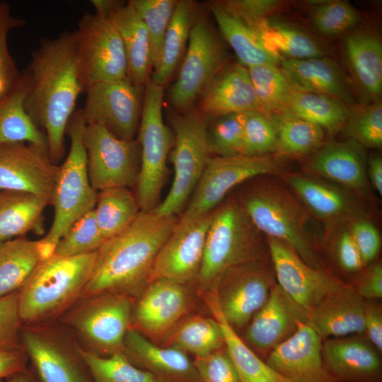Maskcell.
I'll return each mask as SVG.
<instances>
[{
  "mask_svg": "<svg viewBox=\"0 0 382 382\" xmlns=\"http://www.w3.org/2000/svg\"><path fill=\"white\" fill-rule=\"evenodd\" d=\"M29 79L25 109L43 129L48 152L57 165L65 151L64 135L79 95L84 91L75 49L74 32L41 38L24 69Z\"/></svg>",
  "mask_w": 382,
  "mask_h": 382,
  "instance_id": "1",
  "label": "cell"
},
{
  "mask_svg": "<svg viewBox=\"0 0 382 382\" xmlns=\"http://www.w3.org/2000/svg\"><path fill=\"white\" fill-rule=\"evenodd\" d=\"M178 218L141 212L127 228L106 240L96 252L81 299L105 293L139 296L149 283L157 253Z\"/></svg>",
  "mask_w": 382,
  "mask_h": 382,
  "instance_id": "2",
  "label": "cell"
},
{
  "mask_svg": "<svg viewBox=\"0 0 382 382\" xmlns=\"http://www.w3.org/2000/svg\"><path fill=\"white\" fill-rule=\"evenodd\" d=\"M252 223L265 238L290 245L308 265L329 270L320 255L310 214L283 185L261 182L237 199Z\"/></svg>",
  "mask_w": 382,
  "mask_h": 382,
  "instance_id": "3",
  "label": "cell"
},
{
  "mask_svg": "<svg viewBox=\"0 0 382 382\" xmlns=\"http://www.w3.org/2000/svg\"><path fill=\"white\" fill-rule=\"evenodd\" d=\"M269 255L262 234L237 199H228L212 212L202 262L195 281L203 292L214 290L223 274L231 267Z\"/></svg>",
  "mask_w": 382,
  "mask_h": 382,
  "instance_id": "4",
  "label": "cell"
},
{
  "mask_svg": "<svg viewBox=\"0 0 382 382\" xmlns=\"http://www.w3.org/2000/svg\"><path fill=\"white\" fill-rule=\"evenodd\" d=\"M96 252L41 260L18 291L22 323L31 324L64 312L81 299L91 274Z\"/></svg>",
  "mask_w": 382,
  "mask_h": 382,
  "instance_id": "5",
  "label": "cell"
},
{
  "mask_svg": "<svg viewBox=\"0 0 382 382\" xmlns=\"http://www.w3.org/2000/svg\"><path fill=\"white\" fill-rule=\"evenodd\" d=\"M86 126L82 109L75 110L66 130L70 149L65 161L59 166L55 182L52 202L53 221L47 233L39 240L41 260L54 254L60 238L96 204L98 191L92 187L87 170L83 142Z\"/></svg>",
  "mask_w": 382,
  "mask_h": 382,
  "instance_id": "6",
  "label": "cell"
},
{
  "mask_svg": "<svg viewBox=\"0 0 382 382\" xmlns=\"http://www.w3.org/2000/svg\"><path fill=\"white\" fill-rule=\"evenodd\" d=\"M173 130L170 160L174 168L169 192L153 212L163 216H178L185 209L207 163L208 119L192 108L170 115Z\"/></svg>",
  "mask_w": 382,
  "mask_h": 382,
  "instance_id": "7",
  "label": "cell"
},
{
  "mask_svg": "<svg viewBox=\"0 0 382 382\" xmlns=\"http://www.w3.org/2000/svg\"><path fill=\"white\" fill-rule=\"evenodd\" d=\"M163 88L149 81L145 87L137 134L141 168L136 198L141 212H153L161 202L168 176L167 159L173 136L163 120Z\"/></svg>",
  "mask_w": 382,
  "mask_h": 382,
  "instance_id": "8",
  "label": "cell"
},
{
  "mask_svg": "<svg viewBox=\"0 0 382 382\" xmlns=\"http://www.w3.org/2000/svg\"><path fill=\"white\" fill-rule=\"evenodd\" d=\"M81 80L86 88L98 82L127 79V61L117 28L110 15L86 13L74 31Z\"/></svg>",
  "mask_w": 382,
  "mask_h": 382,
  "instance_id": "9",
  "label": "cell"
},
{
  "mask_svg": "<svg viewBox=\"0 0 382 382\" xmlns=\"http://www.w3.org/2000/svg\"><path fill=\"white\" fill-rule=\"evenodd\" d=\"M81 299L66 323L93 349L91 352L103 357L122 353L131 328L133 298L105 293Z\"/></svg>",
  "mask_w": 382,
  "mask_h": 382,
  "instance_id": "10",
  "label": "cell"
},
{
  "mask_svg": "<svg viewBox=\"0 0 382 382\" xmlns=\"http://www.w3.org/2000/svg\"><path fill=\"white\" fill-rule=\"evenodd\" d=\"M282 170V160L270 154L210 156L179 218L187 220L207 215L236 185L258 176L281 173Z\"/></svg>",
  "mask_w": 382,
  "mask_h": 382,
  "instance_id": "11",
  "label": "cell"
},
{
  "mask_svg": "<svg viewBox=\"0 0 382 382\" xmlns=\"http://www.w3.org/2000/svg\"><path fill=\"white\" fill-rule=\"evenodd\" d=\"M225 58L224 45L214 28L204 18L197 17L178 77L169 91L174 111L182 112L192 108L224 67Z\"/></svg>",
  "mask_w": 382,
  "mask_h": 382,
  "instance_id": "12",
  "label": "cell"
},
{
  "mask_svg": "<svg viewBox=\"0 0 382 382\" xmlns=\"http://www.w3.org/2000/svg\"><path fill=\"white\" fill-rule=\"evenodd\" d=\"M277 284L270 256L233 266L220 278L216 301L228 325L239 334L267 301Z\"/></svg>",
  "mask_w": 382,
  "mask_h": 382,
  "instance_id": "13",
  "label": "cell"
},
{
  "mask_svg": "<svg viewBox=\"0 0 382 382\" xmlns=\"http://www.w3.org/2000/svg\"><path fill=\"white\" fill-rule=\"evenodd\" d=\"M83 142L89 180L96 191L136 186L141 168L137 138L119 139L100 125H86Z\"/></svg>",
  "mask_w": 382,
  "mask_h": 382,
  "instance_id": "14",
  "label": "cell"
},
{
  "mask_svg": "<svg viewBox=\"0 0 382 382\" xmlns=\"http://www.w3.org/2000/svg\"><path fill=\"white\" fill-rule=\"evenodd\" d=\"M145 87L127 79L89 86L82 109L86 125L103 127L119 139H134L141 118Z\"/></svg>",
  "mask_w": 382,
  "mask_h": 382,
  "instance_id": "15",
  "label": "cell"
},
{
  "mask_svg": "<svg viewBox=\"0 0 382 382\" xmlns=\"http://www.w3.org/2000/svg\"><path fill=\"white\" fill-rule=\"evenodd\" d=\"M212 212L192 219L178 218L175 227L157 253L150 282L166 279L185 284L196 280Z\"/></svg>",
  "mask_w": 382,
  "mask_h": 382,
  "instance_id": "16",
  "label": "cell"
},
{
  "mask_svg": "<svg viewBox=\"0 0 382 382\" xmlns=\"http://www.w3.org/2000/svg\"><path fill=\"white\" fill-rule=\"evenodd\" d=\"M192 306L185 284L166 280L150 282L133 307L131 328L154 341H163L187 316Z\"/></svg>",
  "mask_w": 382,
  "mask_h": 382,
  "instance_id": "17",
  "label": "cell"
},
{
  "mask_svg": "<svg viewBox=\"0 0 382 382\" xmlns=\"http://www.w3.org/2000/svg\"><path fill=\"white\" fill-rule=\"evenodd\" d=\"M265 238L277 284L306 313L343 281L308 265L286 243Z\"/></svg>",
  "mask_w": 382,
  "mask_h": 382,
  "instance_id": "18",
  "label": "cell"
},
{
  "mask_svg": "<svg viewBox=\"0 0 382 382\" xmlns=\"http://www.w3.org/2000/svg\"><path fill=\"white\" fill-rule=\"evenodd\" d=\"M58 170L47 149L26 142L0 145V190L33 193L52 205Z\"/></svg>",
  "mask_w": 382,
  "mask_h": 382,
  "instance_id": "19",
  "label": "cell"
},
{
  "mask_svg": "<svg viewBox=\"0 0 382 382\" xmlns=\"http://www.w3.org/2000/svg\"><path fill=\"white\" fill-rule=\"evenodd\" d=\"M306 313L277 284L244 329L243 342L264 361L277 346L293 335Z\"/></svg>",
  "mask_w": 382,
  "mask_h": 382,
  "instance_id": "20",
  "label": "cell"
},
{
  "mask_svg": "<svg viewBox=\"0 0 382 382\" xmlns=\"http://www.w3.org/2000/svg\"><path fill=\"white\" fill-rule=\"evenodd\" d=\"M321 357L337 382H382V359L364 334L325 339Z\"/></svg>",
  "mask_w": 382,
  "mask_h": 382,
  "instance_id": "21",
  "label": "cell"
},
{
  "mask_svg": "<svg viewBox=\"0 0 382 382\" xmlns=\"http://www.w3.org/2000/svg\"><path fill=\"white\" fill-rule=\"evenodd\" d=\"M322 342L311 327L299 323L296 332L272 350L265 361L292 382H337L323 367Z\"/></svg>",
  "mask_w": 382,
  "mask_h": 382,
  "instance_id": "22",
  "label": "cell"
},
{
  "mask_svg": "<svg viewBox=\"0 0 382 382\" xmlns=\"http://www.w3.org/2000/svg\"><path fill=\"white\" fill-rule=\"evenodd\" d=\"M365 301L342 281L306 313V323L323 340L364 334Z\"/></svg>",
  "mask_w": 382,
  "mask_h": 382,
  "instance_id": "23",
  "label": "cell"
},
{
  "mask_svg": "<svg viewBox=\"0 0 382 382\" xmlns=\"http://www.w3.org/2000/svg\"><path fill=\"white\" fill-rule=\"evenodd\" d=\"M20 337L40 382H94L79 352L67 351L51 335L21 328Z\"/></svg>",
  "mask_w": 382,
  "mask_h": 382,
  "instance_id": "24",
  "label": "cell"
},
{
  "mask_svg": "<svg viewBox=\"0 0 382 382\" xmlns=\"http://www.w3.org/2000/svg\"><path fill=\"white\" fill-rule=\"evenodd\" d=\"M125 356L160 382H200L193 361L187 354L170 347H161L133 328L125 336Z\"/></svg>",
  "mask_w": 382,
  "mask_h": 382,
  "instance_id": "25",
  "label": "cell"
},
{
  "mask_svg": "<svg viewBox=\"0 0 382 382\" xmlns=\"http://www.w3.org/2000/svg\"><path fill=\"white\" fill-rule=\"evenodd\" d=\"M252 110H260L259 104L248 69L240 63L220 71L201 96L198 110L208 120Z\"/></svg>",
  "mask_w": 382,
  "mask_h": 382,
  "instance_id": "26",
  "label": "cell"
},
{
  "mask_svg": "<svg viewBox=\"0 0 382 382\" xmlns=\"http://www.w3.org/2000/svg\"><path fill=\"white\" fill-rule=\"evenodd\" d=\"M112 18L120 35L127 61V79L146 87L151 79L149 38L146 25L129 2L112 0L102 13Z\"/></svg>",
  "mask_w": 382,
  "mask_h": 382,
  "instance_id": "27",
  "label": "cell"
},
{
  "mask_svg": "<svg viewBox=\"0 0 382 382\" xmlns=\"http://www.w3.org/2000/svg\"><path fill=\"white\" fill-rule=\"evenodd\" d=\"M283 176L308 212L316 218L335 223L361 217L357 200L345 189L300 175Z\"/></svg>",
  "mask_w": 382,
  "mask_h": 382,
  "instance_id": "28",
  "label": "cell"
},
{
  "mask_svg": "<svg viewBox=\"0 0 382 382\" xmlns=\"http://www.w3.org/2000/svg\"><path fill=\"white\" fill-rule=\"evenodd\" d=\"M309 168L344 188L363 192L367 187V169L363 146L349 139L323 146L309 163Z\"/></svg>",
  "mask_w": 382,
  "mask_h": 382,
  "instance_id": "29",
  "label": "cell"
},
{
  "mask_svg": "<svg viewBox=\"0 0 382 382\" xmlns=\"http://www.w3.org/2000/svg\"><path fill=\"white\" fill-rule=\"evenodd\" d=\"M280 69L294 89L328 96L346 105L354 103L348 83L336 63L328 58L282 59Z\"/></svg>",
  "mask_w": 382,
  "mask_h": 382,
  "instance_id": "30",
  "label": "cell"
},
{
  "mask_svg": "<svg viewBox=\"0 0 382 382\" xmlns=\"http://www.w3.org/2000/svg\"><path fill=\"white\" fill-rule=\"evenodd\" d=\"M46 199L18 190H0V241L25 236L29 232L45 233Z\"/></svg>",
  "mask_w": 382,
  "mask_h": 382,
  "instance_id": "31",
  "label": "cell"
},
{
  "mask_svg": "<svg viewBox=\"0 0 382 382\" xmlns=\"http://www.w3.org/2000/svg\"><path fill=\"white\" fill-rule=\"evenodd\" d=\"M29 79L25 70L14 86L0 99V145L26 142L48 150L47 139L25 109Z\"/></svg>",
  "mask_w": 382,
  "mask_h": 382,
  "instance_id": "32",
  "label": "cell"
},
{
  "mask_svg": "<svg viewBox=\"0 0 382 382\" xmlns=\"http://www.w3.org/2000/svg\"><path fill=\"white\" fill-rule=\"evenodd\" d=\"M209 8L241 64L248 68L265 64L277 65L280 62V59L265 47L255 30L220 1L209 4Z\"/></svg>",
  "mask_w": 382,
  "mask_h": 382,
  "instance_id": "33",
  "label": "cell"
},
{
  "mask_svg": "<svg viewBox=\"0 0 382 382\" xmlns=\"http://www.w3.org/2000/svg\"><path fill=\"white\" fill-rule=\"evenodd\" d=\"M204 299L222 329L225 347L236 367L240 382H292L271 369L228 325L220 312L214 291L204 292Z\"/></svg>",
  "mask_w": 382,
  "mask_h": 382,
  "instance_id": "34",
  "label": "cell"
},
{
  "mask_svg": "<svg viewBox=\"0 0 382 382\" xmlns=\"http://www.w3.org/2000/svg\"><path fill=\"white\" fill-rule=\"evenodd\" d=\"M347 62L361 88L378 98L382 91V45L367 32L349 34L344 41Z\"/></svg>",
  "mask_w": 382,
  "mask_h": 382,
  "instance_id": "35",
  "label": "cell"
},
{
  "mask_svg": "<svg viewBox=\"0 0 382 382\" xmlns=\"http://www.w3.org/2000/svg\"><path fill=\"white\" fill-rule=\"evenodd\" d=\"M350 112L347 105L332 97L293 89L281 113L307 120L335 134L345 127Z\"/></svg>",
  "mask_w": 382,
  "mask_h": 382,
  "instance_id": "36",
  "label": "cell"
},
{
  "mask_svg": "<svg viewBox=\"0 0 382 382\" xmlns=\"http://www.w3.org/2000/svg\"><path fill=\"white\" fill-rule=\"evenodd\" d=\"M249 25L259 35L265 47L280 61L325 54V48L316 40L294 26L266 19Z\"/></svg>",
  "mask_w": 382,
  "mask_h": 382,
  "instance_id": "37",
  "label": "cell"
},
{
  "mask_svg": "<svg viewBox=\"0 0 382 382\" xmlns=\"http://www.w3.org/2000/svg\"><path fill=\"white\" fill-rule=\"evenodd\" d=\"M197 18V9L193 1H178L164 37L160 64L151 74L150 80L154 83L164 88L170 80L183 57Z\"/></svg>",
  "mask_w": 382,
  "mask_h": 382,
  "instance_id": "38",
  "label": "cell"
},
{
  "mask_svg": "<svg viewBox=\"0 0 382 382\" xmlns=\"http://www.w3.org/2000/svg\"><path fill=\"white\" fill-rule=\"evenodd\" d=\"M40 261L39 240L0 241V298L18 291Z\"/></svg>",
  "mask_w": 382,
  "mask_h": 382,
  "instance_id": "39",
  "label": "cell"
},
{
  "mask_svg": "<svg viewBox=\"0 0 382 382\" xmlns=\"http://www.w3.org/2000/svg\"><path fill=\"white\" fill-rule=\"evenodd\" d=\"M163 346L203 357L224 348L225 340L214 317L195 315L184 318L163 340Z\"/></svg>",
  "mask_w": 382,
  "mask_h": 382,
  "instance_id": "40",
  "label": "cell"
},
{
  "mask_svg": "<svg viewBox=\"0 0 382 382\" xmlns=\"http://www.w3.org/2000/svg\"><path fill=\"white\" fill-rule=\"evenodd\" d=\"M96 220L106 241L127 228L141 212L128 187H110L98 192Z\"/></svg>",
  "mask_w": 382,
  "mask_h": 382,
  "instance_id": "41",
  "label": "cell"
},
{
  "mask_svg": "<svg viewBox=\"0 0 382 382\" xmlns=\"http://www.w3.org/2000/svg\"><path fill=\"white\" fill-rule=\"evenodd\" d=\"M277 139L275 151L282 156H301L322 144L324 130L307 120L282 114L275 119Z\"/></svg>",
  "mask_w": 382,
  "mask_h": 382,
  "instance_id": "42",
  "label": "cell"
},
{
  "mask_svg": "<svg viewBox=\"0 0 382 382\" xmlns=\"http://www.w3.org/2000/svg\"><path fill=\"white\" fill-rule=\"evenodd\" d=\"M260 110L265 114L282 112L294 89L276 64H260L247 68Z\"/></svg>",
  "mask_w": 382,
  "mask_h": 382,
  "instance_id": "43",
  "label": "cell"
},
{
  "mask_svg": "<svg viewBox=\"0 0 382 382\" xmlns=\"http://www.w3.org/2000/svg\"><path fill=\"white\" fill-rule=\"evenodd\" d=\"M94 382H160L149 372L134 365L123 353L103 357L78 349Z\"/></svg>",
  "mask_w": 382,
  "mask_h": 382,
  "instance_id": "44",
  "label": "cell"
},
{
  "mask_svg": "<svg viewBox=\"0 0 382 382\" xmlns=\"http://www.w3.org/2000/svg\"><path fill=\"white\" fill-rule=\"evenodd\" d=\"M142 18L149 35L150 63L154 71L160 64L164 37L173 17L176 0H129Z\"/></svg>",
  "mask_w": 382,
  "mask_h": 382,
  "instance_id": "45",
  "label": "cell"
},
{
  "mask_svg": "<svg viewBox=\"0 0 382 382\" xmlns=\"http://www.w3.org/2000/svg\"><path fill=\"white\" fill-rule=\"evenodd\" d=\"M208 120L207 141L211 156L243 154V114L233 113Z\"/></svg>",
  "mask_w": 382,
  "mask_h": 382,
  "instance_id": "46",
  "label": "cell"
},
{
  "mask_svg": "<svg viewBox=\"0 0 382 382\" xmlns=\"http://www.w3.org/2000/svg\"><path fill=\"white\" fill-rule=\"evenodd\" d=\"M105 241L98 226L93 209L71 225L58 242L54 254L73 256L93 253Z\"/></svg>",
  "mask_w": 382,
  "mask_h": 382,
  "instance_id": "47",
  "label": "cell"
},
{
  "mask_svg": "<svg viewBox=\"0 0 382 382\" xmlns=\"http://www.w3.org/2000/svg\"><path fill=\"white\" fill-rule=\"evenodd\" d=\"M243 114V154L269 155L275 151L277 126L275 119L260 110Z\"/></svg>",
  "mask_w": 382,
  "mask_h": 382,
  "instance_id": "48",
  "label": "cell"
},
{
  "mask_svg": "<svg viewBox=\"0 0 382 382\" xmlns=\"http://www.w3.org/2000/svg\"><path fill=\"white\" fill-rule=\"evenodd\" d=\"M344 128L349 139L362 146L378 148L382 144V105L374 103L351 110Z\"/></svg>",
  "mask_w": 382,
  "mask_h": 382,
  "instance_id": "49",
  "label": "cell"
},
{
  "mask_svg": "<svg viewBox=\"0 0 382 382\" xmlns=\"http://www.w3.org/2000/svg\"><path fill=\"white\" fill-rule=\"evenodd\" d=\"M359 15L349 2L332 1L320 3L313 10L311 21L322 34L335 35L355 26Z\"/></svg>",
  "mask_w": 382,
  "mask_h": 382,
  "instance_id": "50",
  "label": "cell"
},
{
  "mask_svg": "<svg viewBox=\"0 0 382 382\" xmlns=\"http://www.w3.org/2000/svg\"><path fill=\"white\" fill-rule=\"evenodd\" d=\"M25 24L23 19L12 16L8 3L0 1V99L10 91L21 74L9 52L8 35Z\"/></svg>",
  "mask_w": 382,
  "mask_h": 382,
  "instance_id": "51",
  "label": "cell"
},
{
  "mask_svg": "<svg viewBox=\"0 0 382 382\" xmlns=\"http://www.w3.org/2000/svg\"><path fill=\"white\" fill-rule=\"evenodd\" d=\"M200 382H240L236 367L224 348L193 360Z\"/></svg>",
  "mask_w": 382,
  "mask_h": 382,
  "instance_id": "52",
  "label": "cell"
},
{
  "mask_svg": "<svg viewBox=\"0 0 382 382\" xmlns=\"http://www.w3.org/2000/svg\"><path fill=\"white\" fill-rule=\"evenodd\" d=\"M18 298V291L0 298V348H22Z\"/></svg>",
  "mask_w": 382,
  "mask_h": 382,
  "instance_id": "53",
  "label": "cell"
},
{
  "mask_svg": "<svg viewBox=\"0 0 382 382\" xmlns=\"http://www.w3.org/2000/svg\"><path fill=\"white\" fill-rule=\"evenodd\" d=\"M365 265L374 262L381 249V236L369 220L359 217L350 221L348 227Z\"/></svg>",
  "mask_w": 382,
  "mask_h": 382,
  "instance_id": "54",
  "label": "cell"
},
{
  "mask_svg": "<svg viewBox=\"0 0 382 382\" xmlns=\"http://www.w3.org/2000/svg\"><path fill=\"white\" fill-rule=\"evenodd\" d=\"M330 253L337 267L344 274L356 275L366 266L348 228L336 237Z\"/></svg>",
  "mask_w": 382,
  "mask_h": 382,
  "instance_id": "55",
  "label": "cell"
},
{
  "mask_svg": "<svg viewBox=\"0 0 382 382\" xmlns=\"http://www.w3.org/2000/svg\"><path fill=\"white\" fill-rule=\"evenodd\" d=\"M220 2L248 24L266 19V16L277 10L280 4L279 1L274 0H234Z\"/></svg>",
  "mask_w": 382,
  "mask_h": 382,
  "instance_id": "56",
  "label": "cell"
},
{
  "mask_svg": "<svg viewBox=\"0 0 382 382\" xmlns=\"http://www.w3.org/2000/svg\"><path fill=\"white\" fill-rule=\"evenodd\" d=\"M350 284L356 292L365 300H381L382 298V264L374 261L366 265Z\"/></svg>",
  "mask_w": 382,
  "mask_h": 382,
  "instance_id": "57",
  "label": "cell"
},
{
  "mask_svg": "<svg viewBox=\"0 0 382 382\" xmlns=\"http://www.w3.org/2000/svg\"><path fill=\"white\" fill-rule=\"evenodd\" d=\"M364 335L382 352V306L379 300H366Z\"/></svg>",
  "mask_w": 382,
  "mask_h": 382,
  "instance_id": "58",
  "label": "cell"
},
{
  "mask_svg": "<svg viewBox=\"0 0 382 382\" xmlns=\"http://www.w3.org/2000/svg\"><path fill=\"white\" fill-rule=\"evenodd\" d=\"M28 356L23 348H0V381L27 370Z\"/></svg>",
  "mask_w": 382,
  "mask_h": 382,
  "instance_id": "59",
  "label": "cell"
},
{
  "mask_svg": "<svg viewBox=\"0 0 382 382\" xmlns=\"http://www.w3.org/2000/svg\"><path fill=\"white\" fill-rule=\"evenodd\" d=\"M367 169V176L370 182L378 192L382 195V159L379 156H373L370 158Z\"/></svg>",
  "mask_w": 382,
  "mask_h": 382,
  "instance_id": "60",
  "label": "cell"
},
{
  "mask_svg": "<svg viewBox=\"0 0 382 382\" xmlns=\"http://www.w3.org/2000/svg\"><path fill=\"white\" fill-rule=\"evenodd\" d=\"M0 382H40L28 370L17 373Z\"/></svg>",
  "mask_w": 382,
  "mask_h": 382,
  "instance_id": "61",
  "label": "cell"
}]
</instances>
